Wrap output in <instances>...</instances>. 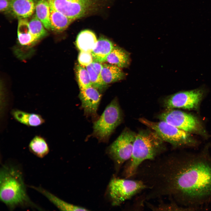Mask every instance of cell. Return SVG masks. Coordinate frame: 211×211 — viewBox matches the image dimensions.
<instances>
[{
  "label": "cell",
  "instance_id": "1",
  "mask_svg": "<svg viewBox=\"0 0 211 211\" xmlns=\"http://www.w3.org/2000/svg\"><path fill=\"white\" fill-rule=\"evenodd\" d=\"M197 154L161 155L144 162L138 173L147 187L145 199L168 197L190 211L211 205V155Z\"/></svg>",
  "mask_w": 211,
  "mask_h": 211
},
{
  "label": "cell",
  "instance_id": "2",
  "mask_svg": "<svg viewBox=\"0 0 211 211\" xmlns=\"http://www.w3.org/2000/svg\"><path fill=\"white\" fill-rule=\"evenodd\" d=\"M0 199L11 210L18 207L42 210L28 196L21 171L11 164L3 165L0 169Z\"/></svg>",
  "mask_w": 211,
  "mask_h": 211
},
{
  "label": "cell",
  "instance_id": "3",
  "mask_svg": "<svg viewBox=\"0 0 211 211\" xmlns=\"http://www.w3.org/2000/svg\"><path fill=\"white\" fill-rule=\"evenodd\" d=\"M163 142L154 132L143 131L136 134L132 155L125 166L122 176L126 178H133L143 162L160 156L164 150Z\"/></svg>",
  "mask_w": 211,
  "mask_h": 211
},
{
  "label": "cell",
  "instance_id": "4",
  "mask_svg": "<svg viewBox=\"0 0 211 211\" xmlns=\"http://www.w3.org/2000/svg\"><path fill=\"white\" fill-rule=\"evenodd\" d=\"M122 116L118 102L114 99L107 106L100 117L94 122L91 136L100 142H106L122 122Z\"/></svg>",
  "mask_w": 211,
  "mask_h": 211
},
{
  "label": "cell",
  "instance_id": "5",
  "mask_svg": "<svg viewBox=\"0 0 211 211\" xmlns=\"http://www.w3.org/2000/svg\"><path fill=\"white\" fill-rule=\"evenodd\" d=\"M146 189V185L139 180L115 177L109 183L107 193L112 205L117 206Z\"/></svg>",
  "mask_w": 211,
  "mask_h": 211
},
{
  "label": "cell",
  "instance_id": "6",
  "mask_svg": "<svg viewBox=\"0 0 211 211\" xmlns=\"http://www.w3.org/2000/svg\"><path fill=\"white\" fill-rule=\"evenodd\" d=\"M139 121L152 129L164 141L169 142L174 147L190 146L195 144L188 132L165 121L154 122L143 118H139Z\"/></svg>",
  "mask_w": 211,
  "mask_h": 211
},
{
  "label": "cell",
  "instance_id": "7",
  "mask_svg": "<svg viewBox=\"0 0 211 211\" xmlns=\"http://www.w3.org/2000/svg\"><path fill=\"white\" fill-rule=\"evenodd\" d=\"M136 135L129 129H125L107 148L106 153L114 163L116 173L131 157Z\"/></svg>",
  "mask_w": 211,
  "mask_h": 211
},
{
  "label": "cell",
  "instance_id": "8",
  "mask_svg": "<svg viewBox=\"0 0 211 211\" xmlns=\"http://www.w3.org/2000/svg\"><path fill=\"white\" fill-rule=\"evenodd\" d=\"M50 6L75 20L96 9L98 0H48Z\"/></svg>",
  "mask_w": 211,
  "mask_h": 211
},
{
  "label": "cell",
  "instance_id": "9",
  "mask_svg": "<svg viewBox=\"0 0 211 211\" xmlns=\"http://www.w3.org/2000/svg\"><path fill=\"white\" fill-rule=\"evenodd\" d=\"M203 94L200 89L179 92L167 98L164 101V105L167 109H195L198 105Z\"/></svg>",
  "mask_w": 211,
  "mask_h": 211
},
{
  "label": "cell",
  "instance_id": "10",
  "mask_svg": "<svg viewBox=\"0 0 211 211\" xmlns=\"http://www.w3.org/2000/svg\"><path fill=\"white\" fill-rule=\"evenodd\" d=\"M159 118L161 120L187 132L197 130L198 125V120L194 116L179 110L167 109L159 115Z\"/></svg>",
  "mask_w": 211,
  "mask_h": 211
},
{
  "label": "cell",
  "instance_id": "11",
  "mask_svg": "<svg viewBox=\"0 0 211 211\" xmlns=\"http://www.w3.org/2000/svg\"><path fill=\"white\" fill-rule=\"evenodd\" d=\"M79 97L84 115L92 119L97 118V111L101 98V95L97 89L91 86L80 90Z\"/></svg>",
  "mask_w": 211,
  "mask_h": 211
},
{
  "label": "cell",
  "instance_id": "12",
  "mask_svg": "<svg viewBox=\"0 0 211 211\" xmlns=\"http://www.w3.org/2000/svg\"><path fill=\"white\" fill-rule=\"evenodd\" d=\"M35 5L33 0H10L9 12L19 19L26 18L33 14Z\"/></svg>",
  "mask_w": 211,
  "mask_h": 211
},
{
  "label": "cell",
  "instance_id": "13",
  "mask_svg": "<svg viewBox=\"0 0 211 211\" xmlns=\"http://www.w3.org/2000/svg\"><path fill=\"white\" fill-rule=\"evenodd\" d=\"M45 196L59 210L62 211H87L86 208L65 202L40 187L30 186Z\"/></svg>",
  "mask_w": 211,
  "mask_h": 211
},
{
  "label": "cell",
  "instance_id": "14",
  "mask_svg": "<svg viewBox=\"0 0 211 211\" xmlns=\"http://www.w3.org/2000/svg\"><path fill=\"white\" fill-rule=\"evenodd\" d=\"M13 118L18 122L28 127H37L42 124L45 120L40 114L29 113L17 109L11 112Z\"/></svg>",
  "mask_w": 211,
  "mask_h": 211
},
{
  "label": "cell",
  "instance_id": "15",
  "mask_svg": "<svg viewBox=\"0 0 211 211\" xmlns=\"http://www.w3.org/2000/svg\"><path fill=\"white\" fill-rule=\"evenodd\" d=\"M114 46L107 39L100 38L91 52L93 61L101 63L106 62V59Z\"/></svg>",
  "mask_w": 211,
  "mask_h": 211
},
{
  "label": "cell",
  "instance_id": "16",
  "mask_svg": "<svg viewBox=\"0 0 211 211\" xmlns=\"http://www.w3.org/2000/svg\"><path fill=\"white\" fill-rule=\"evenodd\" d=\"M50 29L57 32L65 30L74 20L50 6Z\"/></svg>",
  "mask_w": 211,
  "mask_h": 211
},
{
  "label": "cell",
  "instance_id": "17",
  "mask_svg": "<svg viewBox=\"0 0 211 211\" xmlns=\"http://www.w3.org/2000/svg\"><path fill=\"white\" fill-rule=\"evenodd\" d=\"M125 76L120 67L110 64H103L101 76L105 85L122 80Z\"/></svg>",
  "mask_w": 211,
  "mask_h": 211
},
{
  "label": "cell",
  "instance_id": "18",
  "mask_svg": "<svg viewBox=\"0 0 211 211\" xmlns=\"http://www.w3.org/2000/svg\"><path fill=\"white\" fill-rule=\"evenodd\" d=\"M98 40L95 34L89 30L81 31L78 35L76 45L80 51L91 52L95 48Z\"/></svg>",
  "mask_w": 211,
  "mask_h": 211
},
{
  "label": "cell",
  "instance_id": "19",
  "mask_svg": "<svg viewBox=\"0 0 211 211\" xmlns=\"http://www.w3.org/2000/svg\"><path fill=\"white\" fill-rule=\"evenodd\" d=\"M106 62L120 68L126 67L130 63V55L124 50L114 46L108 55Z\"/></svg>",
  "mask_w": 211,
  "mask_h": 211
},
{
  "label": "cell",
  "instance_id": "20",
  "mask_svg": "<svg viewBox=\"0 0 211 211\" xmlns=\"http://www.w3.org/2000/svg\"><path fill=\"white\" fill-rule=\"evenodd\" d=\"M17 34L18 42L22 45L30 46L37 41L32 34L29 22L26 18L19 19Z\"/></svg>",
  "mask_w": 211,
  "mask_h": 211
},
{
  "label": "cell",
  "instance_id": "21",
  "mask_svg": "<svg viewBox=\"0 0 211 211\" xmlns=\"http://www.w3.org/2000/svg\"><path fill=\"white\" fill-rule=\"evenodd\" d=\"M30 151L40 158H42L49 152V148L45 139L40 135H35L30 142Z\"/></svg>",
  "mask_w": 211,
  "mask_h": 211
},
{
  "label": "cell",
  "instance_id": "22",
  "mask_svg": "<svg viewBox=\"0 0 211 211\" xmlns=\"http://www.w3.org/2000/svg\"><path fill=\"white\" fill-rule=\"evenodd\" d=\"M35 15L45 28L50 29V7L48 0H38L35 5Z\"/></svg>",
  "mask_w": 211,
  "mask_h": 211
},
{
  "label": "cell",
  "instance_id": "23",
  "mask_svg": "<svg viewBox=\"0 0 211 211\" xmlns=\"http://www.w3.org/2000/svg\"><path fill=\"white\" fill-rule=\"evenodd\" d=\"M29 24L31 32L37 41L47 35L44 26L35 14L33 16Z\"/></svg>",
  "mask_w": 211,
  "mask_h": 211
},
{
  "label": "cell",
  "instance_id": "24",
  "mask_svg": "<svg viewBox=\"0 0 211 211\" xmlns=\"http://www.w3.org/2000/svg\"><path fill=\"white\" fill-rule=\"evenodd\" d=\"M76 73L80 90L92 86L89 75L86 67L79 64L77 65L76 69Z\"/></svg>",
  "mask_w": 211,
  "mask_h": 211
},
{
  "label": "cell",
  "instance_id": "25",
  "mask_svg": "<svg viewBox=\"0 0 211 211\" xmlns=\"http://www.w3.org/2000/svg\"><path fill=\"white\" fill-rule=\"evenodd\" d=\"M169 203L161 202L157 205L148 204L147 206L152 210L156 211H190L188 208L180 205L174 201L170 200Z\"/></svg>",
  "mask_w": 211,
  "mask_h": 211
},
{
  "label": "cell",
  "instance_id": "26",
  "mask_svg": "<svg viewBox=\"0 0 211 211\" xmlns=\"http://www.w3.org/2000/svg\"><path fill=\"white\" fill-rule=\"evenodd\" d=\"M86 67L88 72L92 86L96 89H102L105 85L102 80L101 75L94 70L90 64Z\"/></svg>",
  "mask_w": 211,
  "mask_h": 211
},
{
  "label": "cell",
  "instance_id": "27",
  "mask_svg": "<svg viewBox=\"0 0 211 211\" xmlns=\"http://www.w3.org/2000/svg\"><path fill=\"white\" fill-rule=\"evenodd\" d=\"M79 64L86 67L91 64L93 61L91 52L80 51L78 57Z\"/></svg>",
  "mask_w": 211,
  "mask_h": 211
},
{
  "label": "cell",
  "instance_id": "28",
  "mask_svg": "<svg viewBox=\"0 0 211 211\" xmlns=\"http://www.w3.org/2000/svg\"><path fill=\"white\" fill-rule=\"evenodd\" d=\"M10 6V0H0L1 12L9 11Z\"/></svg>",
  "mask_w": 211,
  "mask_h": 211
},
{
  "label": "cell",
  "instance_id": "29",
  "mask_svg": "<svg viewBox=\"0 0 211 211\" xmlns=\"http://www.w3.org/2000/svg\"><path fill=\"white\" fill-rule=\"evenodd\" d=\"M90 64L94 70L101 75L103 68V64H101V63L93 61Z\"/></svg>",
  "mask_w": 211,
  "mask_h": 211
}]
</instances>
